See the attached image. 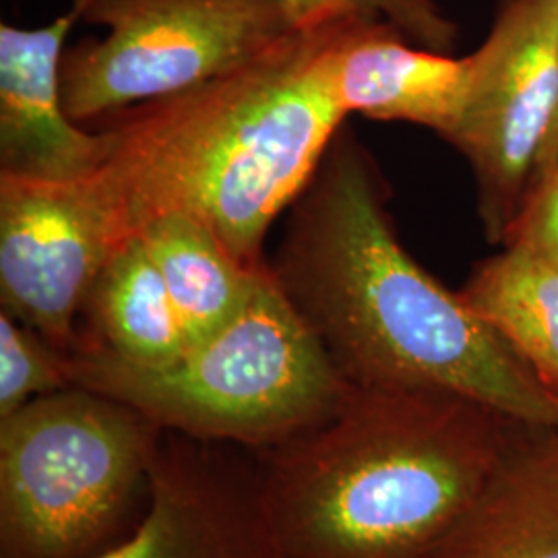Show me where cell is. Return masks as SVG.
I'll return each mask as SVG.
<instances>
[{"instance_id":"obj_1","label":"cell","mask_w":558,"mask_h":558,"mask_svg":"<svg viewBox=\"0 0 558 558\" xmlns=\"http://www.w3.org/2000/svg\"><path fill=\"white\" fill-rule=\"evenodd\" d=\"M269 269L350 387L445 391L558 424L557 393L401 244L379 163L348 124L288 209Z\"/></svg>"},{"instance_id":"obj_2","label":"cell","mask_w":558,"mask_h":558,"mask_svg":"<svg viewBox=\"0 0 558 558\" xmlns=\"http://www.w3.org/2000/svg\"><path fill=\"white\" fill-rule=\"evenodd\" d=\"M348 13L329 11L239 69L96 120L106 158L87 174L122 240L161 214L209 226L263 267L271 226L317 172L345 124L331 60Z\"/></svg>"},{"instance_id":"obj_3","label":"cell","mask_w":558,"mask_h":558,"mask_svg":"<svg viewBox=\"0 0 558 558\" xmlns=\"http://www.w3.org/2000/svg\"><path fill=\"white\" fill-rule=\"evenodd\" d=\"M518 424L456 393L348 387L331 416L253 456L278 558H440Z\"/></svg>"},{"instance_id":"obj_4","label":"cell","mask_w":558,"mask_h":558,"mask_svg":"<svg viewBox=\"0 0 558 558\" xmlns=\"http://www.w3.org/2000/svg\"><path fill=\"white\" fill-rule=\"evenodd\" d=\"M73 385L135 408L166 435L257 456L338 410L348 383L267 265L253 296L209 338L163 364L77 345Z\"/></svg>"},{"instance_id":"obj_5","label":"cell","mask_w":558,"mask_h":558,"mask_svg":"<svg viewBox=\"0 0 558 558\" xmlns=\"http://www.w3.org/2000/svg\"><path fill=\"white\" fill-rule=\"evenodd\" d=\"M166 433L71 385L0 420V558H94L140 519Z\"/></svg>"},{"instance_id":"obj_6","label":"cell","mask_w":558,"mask_h":558,"mask_svg":"<svg viewBox=\"0 0 558 558\" xmlns=\"http://www.w3.org/2000/svg\"><path fill=\"white\" fill-rule=\"evenodd\" d=\"M104 38L66 48L69 117L92 124L143 101L193 89L242 66L299 23L278 0H77Z\"/></svg>"},{"instance_id":"obj_7","label":"cell","mask_w":558,"mask_h":558,"mask_svg":"<svg viewBox=\"0 0 558 558\" xmlns=\"http://www.w3.org/2000/svg\"><path fill=\"white\" fill-rule=\"evenodd\" d=\"M470 57V92L447 141L476 182L484 234L505 244L558 119V0H500Z\"/></svg>"},{"instance_id":"obj_8","label":"cell","mask_w":558,"mask_h":558,"mask_svg":"<svg viewBox=\"0 0 558 558\" xmlns=\"http://www.w3.org/2000/svg\"><path fill=\"white\" fill-rule=\"evenodd\" d=\"M124 240L87 177H0V302L64 352L101 267Z\"/></svg>"},{"instance_id":"obj_9","label":"cell","mask_w":558,"mask_h":558,"mask_svg":"<svg viewBox=\"0 0 558 558\" xmlns=\"http://www.w3.org/2000/svg\"><path fill=\"white\" fill-rule=\"evenodd\" d=\"M239 451L166 435L143 513L94 558H278Z\"/></svg>"},{"instance_id":"obj_10","label":"cell","mask_w":558,"mask_h":558,"mask_svg":"<svg viewBox=\"0 0 558 558\" xmlns=\"http://www.w3.org/2000/svg\"><path fill=\"white\" fill-rule=\"evenodd\" d=\"M81 7L41 27L0 23V177L64 182L96 172L106 158L98 129L69 117L60 66Z\"/></svg>"},{"instance_id":"obj_11","label":"cell","mask_w":558,"mask_h":558,"mask_svg":"<svg viewBox=\"0 0 558 558\" xmlns=\"http://www.w3.org/2000/svg\"><path fill=\"white\" fill-rule=\"evenodd\" d=\"M331 81L345 117L410 122L449 141L470 92V57L422 48L389 21L348 13Z\"/></svg>"},{"instance_id":"obj_12","label":"cell","mask_w":558,"mask_h":558,"mask_svg":"<svg viewBox=\"0 0 558 558\" xmlns=\"http://www.w3.org/2000/svg\"><path fill=\"white\" fill-rule=\"evenodd\" d=\"M440 558H558V424L519 422Z\"/></svg>"},{"instance_id":"obj_13","label":"cell","mask_w":558,"mask_h":558,"mask_svg":"<svg viewBox=\"0 0 558 558\" xmlns=\"http://www.w3.org/2000/svg\"><path fill=\"white\" fill-rule=\"evenodd\" d=\"M77 345L133 364H163L186 350L179 311L137 234L101 267L83 306Z\"/></svg>"},{"instance_id":"obj_14","label":"cell","mask_w":558,"mask_h":558,"mask_svg":"<svg viewBox=\"0 0 558 558\" xmlns=\"http://www.w3.org/2000/svg\"><path fill=\"white\" fill-rule=\"evenodd\" d=\"M137 236L166 281L189 343L234 319L269 265L242 263L209 226L186 214L156 216Z\"/></svg>"},{"instance_id":"obj_15","label":"cell","mask_w":558,"mask_h":558,"mask_svg":"<svg viewBox=\"0 0 558 558\" xmlns=\"http://www.w3.org/2000/svg\"><path fill=\"white\" fill-rule=\"evenodd\" d=\"M458 292L558 396V255L502 244Z\"/></svg>"},{"instance_id":"obj_16","label":"cell","mask_w":558,"mask_h":558,"mask_svg":"<svg viewBox=\"0 0 558 558\" xmlns=\"http://www.w3.org/2000/svg\"><path fill=\"white\" fill-rule=\"evenodd\" d=\"M71 352L0 311V420L73 385Z\"/></svg>"},{"instance_id":"obj_17","label":"cell","mask_w":558,"mask_h":558,"mask_svg":"<svg viewBox=\"0 0 558 558\" xmlns=\"http://www.w3.org/2000/svg\"><path fill=\"white\" fill-rule=\"evenodd\" d=\"M296 23L319 17L329 11H356L389 21L422 48L453 54L459 44V25L439 0H278Z\"/></svg>"},{"instance_id":"obj_18","label":"cell","mask_w":558,"mask_h":558,"mask_svg":"<svg viewBox=\"0 0 558 558\" xmlns=\"http://www.w3.org/2000/svg\"><path fill=\"white\" fill-rule=\"evenodd\" d=\"M505 244H525L558 255V166L532 189Z\"/></svg>"},{"instance_id":"obj_19","label":"cell","mask_w":558,"mask_h":558,"mask_svg":"<svg viewBox=\"0 0 558 558\" xmlns=\"http://www.w3.org/2000/svg\"><path fill=\"white\" fill-rule=\"evenodd\" d=\"M558 166V119L557 124H555V129H553V133H550V140L546 143V147H544V154H542V158H539L538 166V174H536V180H534V186L538 184L539 180L546 179L555 168ZM532 186V189H534ZM532 193V191H530ZM527 203V201H525Z\"/></svg>"}]
</instances>
